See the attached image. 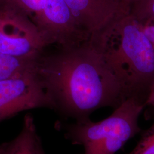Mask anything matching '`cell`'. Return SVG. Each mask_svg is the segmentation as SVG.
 <instances>
[{
  "mask_svg": "<svg viewBox=\"0 0 154 154\" xmlns=\"http://www.w3.org/2000/svg\"><path fill=\"white\" fill-rule=\"evenodd\" d=\"M90 41V40H89ZM39 57L36 72L55 111L76 121L105 107L114 109L127 100L120 83L90 41Z\"/></svg>",
  "mask_w": 154,
  "mask_h": 154,
  "instance_id": "cell-1",
  "label": "cell"
},
{
  "mask_svg": "<svg viewBox=\"0 0 154 154\" xmlns=\"http://www.w3.org/2000/svg\"><path fill=\"white\" fill-rule=\"evenodd\" d=\"M90 42L120 83L127 99L144 105L154 81V47L130 14L93 35Z\"/></svg>",
  "mask_w": 154,
  "mask_h": 154,
  "instance_id": "cell-2",
  "label": "cell"
},
{
  "mask_svg": "<svg viewBox=\"0 0 154 154\" xmlns=\"http://www.w3.org/2000/svg\"><path fill=\"white\" fill-rule=\"evenodd\" d=\"M144 109L138 100L127 99L102 121L88 118L65 126V136L72 144L82 146V154H115L140 132L138 119Z\"/></svg>",
  "mask_w": 154,
  "mask_h": 154,
  "instance_id": "cell-3",
  "label": "cell"
},
{
  "mask_svg": "<svg viewBox=\"0 0 154 154\" xmlns=\"http://www.w3.org/2000/svg\"><path fill=\"white\" fill-rule=\"evenodd\" d=\"M46 47L30 17L9 1L0 0V52L37 58Z\"/></svg>",
  "mask_w": 154,
  "mask_h": 154,
  "instance_id": "cell-4",
  "label": "cell"
},
{
  "mask_svg": "<svg viewBox=\"0 0 154 154\" xmlns=\"http://www.w3.org/2000/svg\"><path fill=\"white\" fill-rule=\"evenodd\" d=\"M46 46L69 49L88 42L91 35L79 25L65 0H44L32 19Z\"/></svg>",
  "mask_w": 154,
  "mask_h": 154,
  "instance_id": "cell-5",
  "label": "cell"
},
{
  "mask_svg": "<svg viewBox=\"0 0 154 154\" xmlns=\"http://www.w3.org/2000/svg\"><path fill=\"white\" fill-rule=\"evenodd\" d=\"M55 106L36 71L0 80V122L26 110Z\"/></svg>",
  "mask_w": 154,
  "mask_h": 154,
  "instance_id": "cell-6",
  "label": "cell"
},
{
  "mask_svg": "<svg viewBox=\"0 0 154 154\" xmlns=\"http://www.w3.org/2000/svg\"><path fill=\"white\" fill-rule=\"evenodd\" d=\"M77 22L91 37L129 14L122 0H65Z\"/></svg>",
  "mask_w": 154,
  "mask_h": 154,
  "instance_id": "cell-7",
  "label": "cell"
},
{
  "mask_svg": "<svg viewBox=\"0 0 154 154\" xmlns=\"http://www.w3.org/2000/svg\"><path fill=\"white\" fill-rule=\"evenodd\" d=\"M0 154H45L32 116H25L16 138L0 145Z\"/></svg>",
  "mask_w": 154,
  "mask_h": 154,
  "instance_id": "cell-8",
  "label": "cell"
},
{
  "mask_svg": "<svg viewBox=\"0 0 154 154\" xmlns=\"http://www.w3.org/2000/svg\"><path fill=\"white\" fill-rule=\"evenodd\" d=\"M38 58H24L0 52V80L36 71Z\"/></svg>",
  "mask_w": 154,
  "mask_h": 154,
  "instance_id": "cell-9",
  "label": "cell"
},
{
  "mask_svg": "<svg viewBox=\"0 0 154 154\" xmlns=\"http://www.w3.org/2000/svg\"><path fill=\"white\" fill-rule=\"evenodd\" d=\"M130 14L140 24L154 19V0H138L131 6Z\"/></svg>",
  "mask_w": 154,
  "mask_h": 154,
  "instance_id": "cell-10",
  "label": "cell"
},
{
  "mask_svg": "<svg viewBox=\"0 0 154 154\" xmlns=\"http://www.w3.org/2000/svg\"><path fill=\"white\" fill-rule=\"evenodd\" d=\"M128 154H154V123L142 132L137 146Z\"/></svg>",
  "mask_w": 154,
  "mask_h": 154,
  "instance_id": "cell-11",
  "label": "cell"
},
{
  "mask_svg": "<svg viewBox=\"0 0 154 154\" xmlns=\"http://www.w3.org/2000/svg\"><path fill=\"white\" fill-rule=\"evenodd\" d=\"M25 11L32 19L41 10L44 0H8Z\"/></svg>",
  "mask_w": 154,
  "mask_h": 154,
  "instance_id": "cell-12",
  "label": "cell"
},
{
  "mask_svg": "<svg viewBox=\"0 0 154 154\" xmlns=\"http://www.w3.org/2000/svg\"><path fill=\"white\" fill-rule=\"evenodd\" d=\"M145 108H147L146 112V118L150 119L154 118V81L144 103V109Z\"/></svg>",
  "mask_w": 154,
  "mask_h": 154,
  "instance_id": "cell-13",
  "label": "cell"
},
{
  "mask_svg": "<svg viewBox=\"0 0 154 154\" xmlns=\"http://www.w3.org/2000/svg\"><path fill=\"white\" fill-rule=\"evenodd\" d=\"M143 33L154 47V19L140 24Z\"/></svg>",
  "mask_w": 154,
  "mask_h": 154,
  "instance_id": "cell-14",
  "label": "cell"
},
{
  "mask_svg": "<svg viewBox=\"0 0 154 154\" xmlns=\"http://www.w3.org/2000/svg\"><path fill=\"white\" fill-rule=\"evenodd\" d=\"M138 0H122L123 4L126 6L127 8H128L130 11L131 8Z\"/></svg>",
  "mask_w": 154,
  "mask_h": 154,
  "instance_id": "cell-15",
  "label": "cell"
}]
</instances>
